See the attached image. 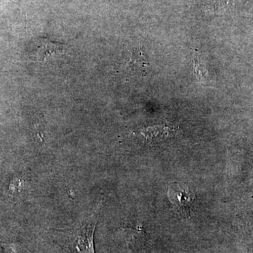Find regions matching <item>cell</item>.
I'll return each mask as SVG.
<instances>
[{"label":"cell","instance_id":"6da1fadb","mask_svg":"<svg viewBox=\"0 0 253 253\" xmlns=\"http://www.w3.org/2000/svg\"><path fill=\"white\" fill-rule=\"evenodd\" d=\"M99 210L98 208L70 229L55 230L56 242L70 253H95L94 237Z\"/></svg>","mask_w":253,"mask_h":253},{"label":"cell","instance_id":"7a4b0ae2","mask_svg":"<svg viewBox=\"0 0 253 253\" xmlns=\"http://www.w3.org/2000/svg\"><path fill=\"white\" fill-rule=\"evenodd\" d=\"M168 198L181 217H190L193 215L194 195L188 188L177 184H171L168 190Z\"/></svg>","mask_w":253,"mask_h":253},{"label":"cell","instance_id":"3957f363","mask_svg":"<svg viewBox=\"0 0 253 253\" xmlns=\"http://www.w3.org/2000/svg\"><path fill=\"white\" fill-rule=\"evenodd\" d=\"M37 45L38 49L33 57L40 63L44 62L51 56L65 54L68 50L66 44L50 41L45 38H39Z\"/></svg>","mask_w":253,"mask_h":253},{"label":"cell","instance_id":"277c9868","mask_svg":"<svg viewBox=\"0 0 253 253\" xmlns=\"http://www.w3.org/2000/svg\"><path fill=\"white\" fill-rule=\"evenodd\" d=\"M129 62H128V66L132 68V66H137V69L141 68H146L147 67L148 61H146V58L142 52L139 49H134L131 51L130 57H129Z\"/></svg>","mask_w":253,"mask_h":253},{"label":"cell","instance_id":"5b68a950","mask_svg":"<svg viewBox=\"0 0 253 253\" xmlns=\"http://www.w3.org/2000/svg\"><path fill=\"white\" fill-rule=\"evenodd\" d=\"M194 69L195 73H196V77L199 81L204 82L207 81L208 71L206 69L203 63L199 61L197 57L194 59Z\"/></svg>","mask_w":253,"mask_h":253}]
</instances>
